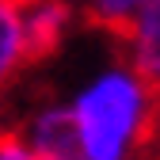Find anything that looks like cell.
I'll return each instance as SVG.
<instances>
[{
    "mask_svg": "<svg viewBox=\"0 0 160 160\" xmlns=\"http://www.w3.org/2000/svg\"><path fill=\"white\" fill-rule=\"evenodd\" d=\"M118 42H122V57L149 84L160 88V0H141L137 4L133 19L118 34Z\"/></svg>",
    "mask_w": 160,
    "mask_h": 160,
    "instance_id": "obj_4",
    "label": "cell"
},
{
    "mask_svg": "<svg viewBox=\"0 0 160 160\" xmlns=\"http://www.w3.org/2000/svg\"><path fill=\"white\" fill-rule=\"evenodd\" d=\"M15 133L34 160H80V145H76V133L69 122V111L57 95L34 103L23 114Z\"/></svg>",
    "mask_w": 160,
    "mask_h": 160,
    "instance_id": "obj_2",
    "label": "cell"
},
{
    "mask_svg": "<svg viewBox=\"0 0 160 160\" xmlns=\"http://www.w3.org/2000/svg\"><path fill=\"white\" fill-rule=\"evenodd\" d=\"M0 160H34L27 152V145L19 141V133L8 130V133H0Z\"/></svg>",
    "mask_w": 160,
    "mask_h": 160,
    "instance_id": "obj_7",
    "label": "cell"
},
{
    "mask_svg": "<svg viewBox=\"0 0 160 160\" xmlns=\"http://www.w3.org/2000/svg\"><path fill=\"white\" fill-rule=\"evenodd\" d=\"M12 130V103H8V92H0V133Z\"/></svg>",
    "mask_w": 160,
    "mask_h": 160,
    "instance_id": "obj_8",
    "label": "cell"
},
{
    "mask_svg": "<svg viewBox=\"0 0 160 160\" xmlns=\"http://www.w3.org/2000/svg\"><path fill=\"white\" fill-rule=\"evenodd\" d=\"M27 65H31V50L23 38L19 0H0V92H8Z\"/></svg>",
    "mask_w": 160,
    "mask_h": 160,
    "instance_id": "obj_5",
    "label": "cell"
},
{
    "mask_svg": "<svg viewBox=\"0 0 160 160\" xmlns=\"http://www.w3.org/2000/svg\"><path fill=\"white\" fill-rule=\"evenodd\" d=\"M19 15H23V38L31 50V61L61 50L76 23V12L69 0H19Z\"/></svg>",
    "mask_w": 160,
    "mask_h": 160,
    "instance_id": "obj_3",
    "label": "cell"
},
{
    "mask_svg": "<svg viewBox=\"0 0 160 160\" xmlns=\"http://www.w3.org/2000/svg\"><path fill=\"white\" fill-rule=\"evenodd\" d=\"M80 145V160H141L156 122L160 88L122 53L103 57L61 95Z\"/></svg>",
    "mask_w": 160,
    "mask_h": 160,
    "instance_id": "obj_1",
    "label": "cell"
},
{
    "mask_svg": "<svg viewBox=\"0 0 160 160\" xmlns=\"http://www.w3.org/2000/svg\"><path fill=\"white\" fill-rule=\"evenodd\" d=\"M137 4L141 0H80V8H84V19L95 27V31H103V34H122L126 23L133 19Z\"/></svg>",
    "mask_w": 160,
    "mask_h": 160,
    "instance_id": "obj_6",
    "label": "cell"
}]
</instances>
